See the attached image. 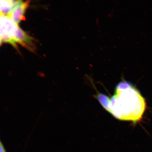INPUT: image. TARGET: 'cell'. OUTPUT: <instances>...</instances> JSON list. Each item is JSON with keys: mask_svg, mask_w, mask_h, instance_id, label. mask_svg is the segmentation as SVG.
<instances>
[{"mask_svg": "<svg viewBox=\"0 0 152 152\" xmlns=\"http://www.w3.org/2000/svg\"><path fill=\"white\" fill-rule=\"evenodd\" d=\"M1 142V140H0V142Z\"/></svg>", "mask_w": 152, "mask_h": 152, "instance_id": "ba28073f", "label": "cell"}, {"mask_svg": "<svg viewBox=\"0 0 152 152\" xmlns=\"http://www.w3.org/2000/svg\"><path fill=\"white\" fill-rule=\"evenodd\" d=\"M4 35V31L3 30V25L2 23L1 20V18H0V37H2Z\"/></svg>", "mask_w": 152, "mask_h": 152, "instance_id": "5b68a950", "label": "cell"}, {"mask_svg": "<svg viewBox=\"0 0 152 152\" xmlns=\"http://www.w3.org/2000/svg\"><path fill=\"white\" fill-rule=\"evenodd\" d=\"M23 0H0V15L7 16Z\"/></svg>", "mask_w": 152, "mask_h": 152, "instance_id": "3957f363", "label": "cell"}, {"mask_svg": "<svg viewBox=\"0 0 152 152\" xmlns=\"http://www.w3.org/2000/svg\"><path fill=\"white\" fill-rule=\"evenodd\" d=\"M110 99V113L121 121L135 124L142 119L146 108L145 99L133 85L126 89L115 90Z\"/></svg>", "mask_w": 152, "mask_h": 152, "instance_id": "6da1fadb", "label": "cell"}, {"mask_svg": "<svg viewBox=\"0 0 152 152\" xmlns=\"http://www.w3.org/2000/svg\"><path fill=\"white\" fill-rule=\"evenodd\" d=\"M94 97L97 99L102 107L107 111L110 113V112L111 99L108 96L106 95L97 92L96 95H95Z\"/></svg>", "mask_w": 152, "mask_h": 152, "instance_id": "277c9868", "label": "cell"}, {"mask_svg": "<svg viewBox=\"0 0 152 152\" xmlns=\"http://www.w3.org/2000/svg\"><path fill=\"white\" fill-rule=\"evenodd\" d=\"M30 0L22 1L7 16L18 25L20 22L25 20V14L29 6Z\"/></svg>", "mask_w": 152, "mask_h": 152, "instance_id": "7a4b0ae2", "label": "cell"}, {"mask_svg": "<svg viewBox=\"0 0 152 152\" xmlns=\"http://www.w3.org/2000/svg\"><path fill=\"white\" fill-rule=\"evenodd\" d=\"M0 152H7L5 148L1 142H0Z\"/></svg>", "mask_w": 152, "mask_h": 152, "instance_id": "8992f818", "label": "cell"}, {"mask_svg": "<svg viewBox=\"0 0 152 152\" xmlns=\"http://www.w3.org/2000/svg\"><path fill=\"white\" fill-rule=\"evenodd\" d=\"M2 38L0 37V46H1V45L2 42Z\"/></svg>", "mask_w": 152, "mask_h": 152, "instance_id": "52a82bcc", "label": "cell"}]
</instances>
